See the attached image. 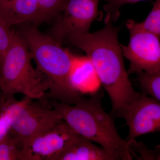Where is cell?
<instances>
[{
  "instance_id": "obj_10",
  "label": "cell",
  "mask_w": 160,
  "mask_h": 160,
  "mask_svg": "<svg viewBox=\"0 0 160 160\" xmlns=\"http://www.w3.org/2000/svg\"><path fill=\"white\" fill-rule=\"evenodd\" d=\"M72 86L81 94H94L102 84L91 60L87 56H74L69 72Z\"/></svg>"
},
{
  "instance_id": "obj_8",
  "label": "cell",
  "mask_w": 160,
  "mask_h": 160,
  "mask_svg": "<svg viewBox=\"0 0 160 160\" xmlns=\"http://www.w3.org/2000/svg\"><path fill=\"white\" fill-rule=\"evenodd\" d=\"M119 118L124 119L129 127L126 141L160 131V102L142 92Z\"/></svg>"
},
{
  "instance_id": "obj_2",
  "label": "cell",
  "mask_w": 160,
  "mask_h": 160,
  "mask_svg": "<svg viewBox=\"0 0 160 160\" xmlns=\"http://www.w3.org/2000/svg\"><path fill=\"white\" fill-rule=\"evenodd\" d=\"M20 35L36 65V71L47 89L46 101L69 105L79 102L83 98L82 94L72 88L69 81L74 55L34 26L25 27Z\"/></svg>"
},
{
  "instance_id": "obj_22",
  "label": "cell",
  "mask_w": 160,
  "mask_h": 160,
  "mask_svg": "<svg viewBox=\"0 0 160 160\" xmlns=\"http://www.w3.org/2000/svg\"><path fill=\"white\" fill-rule=\"evenodd\" d=\"M8 0H0V8Z\"/></svg>"
},
{
  "instance_id": "obj_11",
  "label": "cell",
  "mask_w": 160,
  "mask_h": 160,
  "mask_svg": "<svg viewBox=\"0 0 160 160\" xmlns=\"http://www.w3.org/2000/svg\"><path fill=\"white\" fill-rule=\"evenodd\" d=\"M52 160H118L111 152L78 135Z\"/></svg>"
},
{
  "instance_id": "obj_9",
  "label": "cell",
  "mask_w": 160,
  "mask_h": 160,
  "mask_svg": "<svg viewBox=\"0 0 160 160\" xmlns=\"http://www.w3.org/2000/svg\"><path fill=\"white\" fill-rule=\"evenodd\" d=\"M79 135L62 119L35 137L28 152L33 160H52Z\"/></svg>"
},
{
  "instance_id": "obj_6",
  "label": "cell",
  "mask_w": 160,
  "mask_h": 160,
  "mask_svg": "<svg viewBox=\"0 0 160 160\" xmlns=\"http://www.w3.org/2000/svg\"><path fill=\"white\" fill-rule=\"evenodd\" d=\"M126 26L130 38L127 46L122 45L123 56L130 62V71L160 73V39L132 20Z\"/></svg>"
},
{
  "instance_id": "obj_18",
  "label": "cell",
  "mask_w": 160,
  "mask_h": 160,
  "mask_svg": "<svg viewBox=\"0 0 160 160\" xmlns=\"http://www.w3.org/2000/svg\"><path fill=\"white\" fill-rule=\"evenodd\" d=\"M11 26L0 17V68L15 31Z\"/></svg>"
},
{
  "instance_id": "obj_20",
  "label": "cell",
  "mask_w": 160,
  "mask_h": 160,
  "mask_svg": "<svg viewBox=\"0 0 160 160\" xmlns=\"http://www.w3.org/2000/svg\"><path fill=\"white\" fill-rule=\"evenodd\" d=\"M12 118L6 104L0 112V142L9 135L11 129Z\"/></svg>"
},
{
  "instance_id": "obj_16",
  "label": "cell",
  "mask_w": 160,
  "mask_h": 160,
  "mask_svg": "<svg viewBox=\"0 0 160 160\" xmlns=\"http://www.w3.org/2000/svg\"><path fill=\"white\" fill-rule=\"evenodd\" d=\"M66 0H38L40 8L38 24L56 16Z\"/></svg>"
},
{
  "instance_id": "obj_19",
  "label": "cell",
  "mask_w": 160,
  "mask_h": 160,
  "mask_svg": "<svg viewBox=\"0 0 160 160\" xmlns=\"http://www.w3.org/2000/svg\"><path fill=\"white\" fill-rule=\"evenodd\" d=\"M145 0H105L106 4L104 9L106 14V23L112 22L117 19L119 16V10L123 5L129 3H134Z\"/></svg>"
},
{
  "instance_id": "obj_7",
  "label": "cell",
  "mask_w": 160,
  "mask_h": 160,
  "mask_svg": "<svg viewBox=\"0 0 160 160\" xmlns=\"http://www.w3.org/2000/svg\"><path fill=\"white\" fill-rule=\"evenodd\" d=\"M100 1L66 0L48 35L62 45L71 37L88 33L99 13Z\"/></svg>"
},
{
  "instance_id": "obj_21",
  "label": "cell",
  "mask_w": 160,
  "mask_h": 160,
  "mask_svg": "<svg viewBox=\"0 0 160 160\" xmlns=\"http://www.w3.org/2000/svg\"><path fill=\"white\" fill-rule=\"evenodd\" d=\"M6 102V100L4 98L2 93L1 90H0V112L2 111V109H3Z\"/></svg>"
},
{
  "instance_id": "obj_4",
  "label": "cell",
  "mask_w": 160,
  "mask_h": 160,
  "mask_svg": "<svg viewBox=\"0 0 160 160\" xmlns=\"http://www.w3.org/2000/svg\"><path fill=\"white\" fill-rule=\"evenodd\" d=\"M29 49L20 33L14 31L0 68V90L6 100L18 93L46 102L47 89L32 65Z\"/></svg>"
},
{
  "instance_id": "obj_1",
  "label": "cell",
  "mask_w": 160,
  "mask_h": 160,
  "mask_svg": "<svg viewBox=\"0 0 160 160\" xmlns=\"http://www.w3.org/2000/svg\"><path fill=\"white\" fill-rule=\"evenodd\" d=\"M92 33L73 36L66 41L85 52L94 66L112 103V116L120 115L141 95L129 79L123 60L119 29L112 22Z\"/></svg>"
},
{
  "instance_id": "obj_17",
  "label": "cell",
  "mask_w": 160,
  "mask_h": 160,
  "mask_svg": "<svg viewBox=\"0 0 160 160\" xmlns=\"http://www.w3.org/2000/svg\"><path fill=\"white\" fill-rule=\"evenodd\" d=\"M139 23L144 29L160 39V0L156 1L146 19Z\"/></svg>"
},
{
  "instance_id": "obj_3",
  "label": "cell",
  "mask_w": 160,
  "mask_h": 160,
  "mask_svg": "<svg viewBox=\"0 0 160 160\" xmlns=\"http://www.w3.org/2000/svg\"><path fill=\"white\" fill-rule=\"evenodd\" d=\"M102 93L82 98L74 105L49 100L48 105L77 133L111 152L118 160L133 159L126 140L120 136L111 116L102 104Z\"/></svg>"
},
{
  "instance_id": "obj_13",
  "label": "cell",
  "mask_w": 160,
  "mask_h": 160,
  "mask_svg": "<svg viewBox=\"0 0 160 160\" xmlns=\"http://www.w3.org/2000/svg\"><path fill=\"white\" fill-rule=\"evenodd\" d=\"M0 160H33L18 138L10 132L0 142Z\"/></svg>"
},
{
  "instance_id": "obj_15",
  "label": "cell",
  "mask_w": 160,
  "mask_h": 160,
  "mask_svg": "<svg viewBox=\"0 0 160 160\" xmlns=\"http://www.w3.org/2000/svg\"><path fill=\"white\" fill-rule=\"evenodd\" d=\"M132 158L137 160H160V146L150 149L142 142L136 139L126 141Z\"/></svg>"
},
{
  "instance_id": "obj_14",
  "label": "cell",
  "mask_w": 160,
  "mask_h": 160,
  "mask_svg": "<svg viewBox=\"0 0 160 160\" xmlns=\"http://www.w3.org/2000/svg\"><path fill=\"white\" fill-rule=\"evenodd\" d=\"M143 92L160 102V73L136 72Z\"/></svg>"
},
{
  "instance_id": "obj_5",
  "label": "cell",
  "mask_w": 160,
  "mask_h": 160,
  "mask_svg": "<svg viewBox=\"0 0 160 160\" xmlns=\"http://www.w3.org/2000/svg\"><path fill=\"white\" fill-rule=\"evenodd\" d=\"M6 105L12 118L10 132L18 138L28 153L32 140L62 119L47 102L26 97L20 101L15 98L7 100Z\"/></svg>"
},
{
  "instance_id": "obj_12",
  "label": "cell",
  "mask_w": 160,
  "mask_h": 160,
  "mask_svg": "<svg viewBox=\"0 0 160 160\" xmlns=\"http://www.w3.org/2000/svg\"><path fill=\"white\" fill-rule=\"evenodd\" d=\"M38 0H8L0 8V17L11 26L26 22L38 24Z\"/></svg>"
}]
</instances>
